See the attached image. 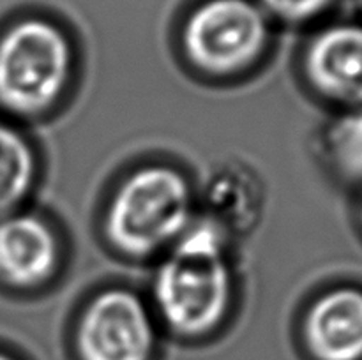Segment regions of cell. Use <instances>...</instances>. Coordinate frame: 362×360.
<instances>
[{
  "mask_svg": "<svg viewBox=\"0 0 362 360\" xmlns=\"http://www.w3.org/2000/svg\"><path fill=\"white\" fill-rule=\"evenodd\" d=\"M356 6H357V11H359V20H362V0H356Z\"/></svg>",
  "mask_w": 362,
  "mask_h": 360,
  "instance_id": "cell-15",
  "label": "cell"
},
{
  "mask_svg": "<svg viewBox=\"0 0 362 360\" xmlns=\"http://www.w3.org/2000/svg\"><path fill=\"white\" fill-rule=\"evenodd\" d=\"M327 172L352 191H362V109L334 112L324 124L318 140Z\"/></svg>",
  "mask_w": 362,
  "mask_h": 360,
  "instance_id": "cell-11",
  "label": "cell"
},
{
  "mask_svg": "<svg viewBox=\"0 0 362 360\" xmlns=\"http://www.w3.org/2000/svg\"><path fill=\"white\" fill-rule=\"evenodd\" d=\"M74 49L69 35L48 18L21 16L0 28V115L39 119L69 88Z\"/></svg>",
  "mask_w": 362,
  "mask_h": 360,
  "instance_id": "cell-2",
  "label": "cell"
},
{
  "mask_svg": "<svg viewBox=\"0 0 362 360\" xmlns=\"http://www.w3.org/2000/svg\"><path fill=\"white\" fill-rule=\"evenodd\" d=\"M37 179L34 143L14 120L0 115V215L25 208Z\"/></svg>",
  "mask_w": 362,
  "mask_h": 360,
  "instance_id": "cell-10",
  "label": "cell"
},
{
  "mask_svg": "<svg viewBox=\"0 0 362 360\" xmlns=\"http://www.w3.org/2000/svg\"><path fill=\"white\" fill-rule=\"evenodd\" d=\"M158 318L151 302L124 286L92 295L74 327L78 360H152L158 349Z\"/></svg>",
  "mask_w": 362,
  "mask_h": 360,
  "instance_id": "cell-5",
  "label": "cell"
},
{
  "mask_svg": "<svg viewBox=\"0 0 362 360\" xmlns=\"http://www.w3.org/2000/svg\"><path fill=\"white\" fill-rule=\"evenodd\" d=\"M198 212L187 176L168 164H144L115 186L103 232L110 246L133 260L168 253Z\"/></svg>",
  "mask_w": 362,
  "mask_h": 360,
  "instance_id": "cell-1",
  "label": "cell"
},
{
  "mask_svg": "<svg viewBox=\"0 0 362 360\" xmlns=\"http://www.w3.org/2000/svg\"><path fill=\"white\" fill-rule=\"evenodd\" d=\"M271 21L257 0H204L184 20V56L207 76H237L267 52Z\"/></svg>",
  "mask_w": 362,
  "mask_h": 360,
  "instance_id": "cell-4",
  "label": "cell"
},
{
  "mask_svg": "<svg viewBox=\"0 0 362 360\" xmlns=\"http://www.w3.org/2000/svg\"><path fill=\"white\" fill-rule=\"evenodd\" d=\"M356 196V205H354V215H356V228L359 232V236L362 239V191L361 193L354 194Z\"/></svg>",
  "mask_w": 362,
  "mask_h": 360,
  "instance_id": "cell-13",
  "label": "cell"
},
{
  "mask_svg": "<svg viewBox=\"0 0 362 360\" xmlns=\"http://www.w3.org/2000/svg\"><path fill=\"white\" fill-rule=\"evenodd\" d=\"M62 265V240L37 212L20 208L0 215V288L34 292L52 281Z\"/></svg>",
  "mask_w": 362,
  "mask_h": 360,
  "instance_id": "cell-7",
  "label": "cell"
},
{
  "mask_svg": "<svg viewBox=\"0 0 362 360\" xmlns=\"http://www.w3.org/2000/svg\"><path fill=\"white\" fill-rule=\"evenodd\" d=\"M228 258L170 251L152 279L151 307L158 323L182 339H202L225 323L233 304Z\"/></svg>",
  "mask_w": 362,
  "mask_h": 360,
  "instance_id": "cell-3",
  "label": "cell"
},
{
  "mask_svg": "<svg viewBox=\"0 0 362 360\" xmlns=\"http://www.w3.org/2000/svg\"><path fill=\"white\" fill-rule=\"evenodd\" d=\"M300 337L311 360H362V284L338 282L315 295Z\"/></svg>",
  "mask_w": 362,
  "mask_h": 360,
  "instance_id": "cell-8",
  "label": "cell"
},
{
  "mask_svg": "<svg viewBox=\"0 0 362 360\" xmlns=\"http://www.w3.org/2000/svg\"><path fill=\"white\" fill-rule=\"evenodd\" d=\"M0 360H20L16 355H13L11 352H7V349L0 348Z\"/></svg>",
  "mask_w": 362,
  "mask_h": 360,
  "instance_id": "cell-14",
  "label": "cell"
},
{
  "mask_svg": "<svg viewBox=\"0 0 362 360\" xmlns=\"http://www.w3.org/2000/svg\"><path fill=\"white\" fill-rule=\"evenodd\" d=\"M262 194L253 173L240 166L216 169L205 186L198 212L211 217L235 239L257 222Z\"/></svg>",
  "mask_w": 362,
  "mask_h": 360,
  "instance_id": "cell-9",
  "label": "cell"
},
{
  "mask_svg": "<svg viewBox=\"0 0 362 360\" xmlns=\"http://www.w3.org/2000/svg\"><path fill=\"white\" fill-rule=\"evenodd\" d=\"M271 20L306 25L322 20L338 0H257Z\"/></svg>",
  "mask_w": 362,
  "mask_h": 360,
  "instance_id": "cell-12",
  "label": "cell"
},
{
  "mask_svg": "<svg viewBox=\"0 0 362 360\" xmlns=\"http://www.w3.org/2000/svg\"><path fill=\"white\" fill-rule=\"evenodd\" d=\"M303 76L334 112L362 109V20H334L318 27L300 56Z\"/></svg>",
  "mask_w": 362,
  "mask_h": 360,
  "instance_id": "cell-6",
  "label": "cell"
}]
</instances>
